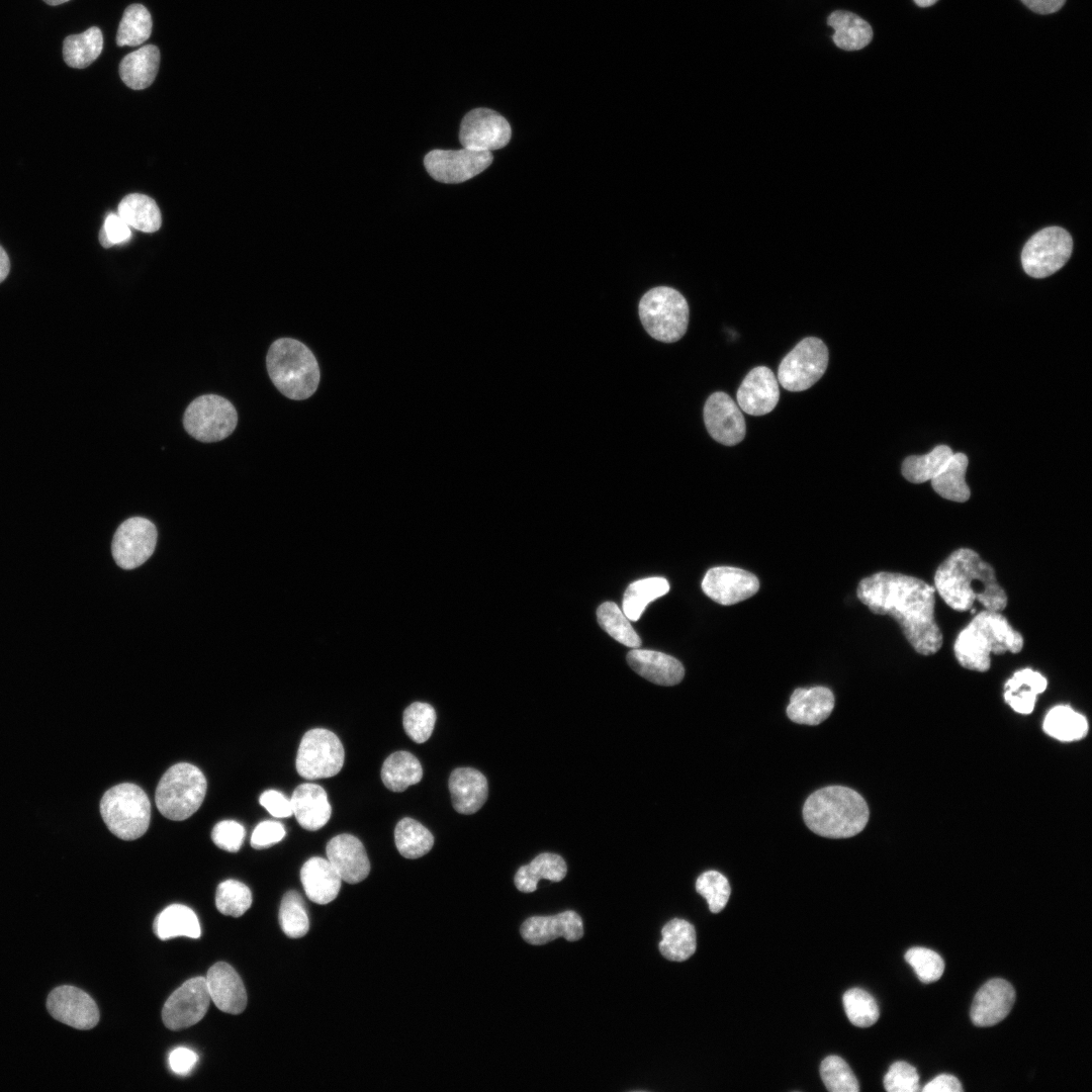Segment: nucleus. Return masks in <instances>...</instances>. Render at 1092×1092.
Listing matches in <instances>:
<instances>
[{"label": "nucleus", "instance_id": "25", "mask_svg": "<svg viewBox=\"0 0 1092 1092\" xmlns=\"http://www.w3.org/2000/svg\"><path fill=\"white\" fill-rule=\"evenodd\" d=\"M627 662L636 673L660 686L679 684L685 675L676 658L654 650L634 648L628 652Z\"/></svg>", "mask_w": 1092, "mask_h": 1092}, {"label": "nucleus", "instance_id": "22", "mask_svg": "<svg viewBox=\"0 0 1092 1092\" xmlns=\"http://www.w3.org/2000/svg\"><path fill=\"white\" fill-rule=\"evenodd\" d=\"M1015 1001L1012 985L996 978L986 982L976 993L970 1016L977 1026H991L1003 1020Z\"/></svg>", "mask_w": 1092, "mask_h": 1092}, {"label": "nucleus", "instance_id": "36", "mask_svg": "<svg viewBox=\"0 0 1092 1092\" xmlns=\"http://www.w3.org/2000/svg\"><path fill=\"white\" fill-rule=\"evenodd\" d=\"M118 215L131 228L144 233L157 232L162 223L160 209L151 197L131 193L121 199Z\"/></svg>", "mask_w": 1092, "mask_h": 1092}, {"label": "nucleus", "instance_id": "23", "mask_svg": "<svg viewBox=\"0 0 1092 1092\" xmlns=\"http://www.w3.org/2000/svg\"><path fill=\"white\" fill-rule=\"evenodd\" d=\"M327 858L342 881L357 884L370 873V861L362 842L351 834H339L326 846Z\"/></svg>", "mask_w": 1092, "mask_h": 1092}, {"label": "nucleus", "instance_id": "3", "mask_svg": "<svg viewBox=\"0 0 1092 1092\" xmlns=\"http://www.w3.org/2000/svg\"><path fill=\"white\" fill-rule=\"evenodd\" d=\"M866 800L854 790L829 786L812 793L803 806L807 827L827 838H848L863 830L869 821Z\"/></svg>", "mask_w": 1092, "mask_h": 1092}, {"label": "nucleus", "instance_id": "18", "mask_svg": "<svg viewBox=\"0 0 1092 1092\" xmlns=\"http://www.w3.org/2000/svg\"><path fill=\"white\" fill-rule=\"evenodd\" d=\"M704 422L710 436L723 445H736L745 437L744 417L731 396L723 391L712 393L706 400Z\"/></svg>", "mask_w": 1092, "mask_h": 1092}, {"label": "nucleus", "instance_id": "37", "mask_svg": "<svg viewBox=\"0 0 1092 1092\" xmlns=\"http://www.w3.org/2000/svg\"><path fill=\"white\" fill-rule=\"evenodd\" d=\"M155 931L163 940L176 936L198 938L201 934L196 914L191 908L181 904L170 905L158 915Z\"/></svg>", "mask_w": 1092, "mask_h": 1092}, {"label": "nucleus", "instance_id": "54", "mask_svg": "<svg viewBox=\"0 0 1092 1092\" xmlns=\"http://www.w3.org/2000/svg\"><path fill=\"white\" fill-rule=\"evenodd\" d=\"M130 237V226L118 215V213H109L105 217L103 226L99 233V241L104 248L123 244L127 242Z\"/></svg>", "mask_w": 1092, "mask_h": 1092}, {"label": "nucleus", "instance_id": "14", "mask_svg": "<svg viewBox=\"0 0 1092 1092\" xmlns=\"http://www.w3.org/2000/svg\"><path fill=\"white\" fill-rule=\"evenodd\" d=\"M156 542L157 529L150 520L129 518L117 528L113 536L112 556L121 568L133 569L151 557Z\"/></svg>", "mask_w": 1092, "mask_h": 1092}, {"label": "nucleus", "instance_id": "40", "mask_svg": "<svg viewBox=\"0 0 1092 1092\" xmlns=\"http://www.w3.org/2000/svg\"><path fill=\"white\" fill-rule=\"evenodd\" d=\"M1043 730L1061 741L1080 740L1088 732L1086 718L1069 706H1057L1045 716Z\"/></svg>", "mask_w": 1092, "mask_h": 1092}, {"label": "nucleus", "instance_id": "52", "mask_svg": "<svg viewBox=\"0 0 1092 1092\" xmlns=\"http://www.w3.org/2000/svg\"><path fill=\"white\" fill-rule=\"evenodd\" d=\"M884 1087L889 1092H916L919 1090V1075L910 1064L895 1062L884 1077Z\"/></svg>", "mask_w": 1092, "mask_h": 1092}, {"label": "nucleus", "instance_id": "5", "mask_svg": "<svg viewBox=\"0 0 1092 1092\" xmlns=\"http://www.w3.org/2000/svg\"><path fill=\"white\" fill-rule=\"evenodd\" d=\"M266 366L275 387L288 398L306 399L318 386L317 361L313 353L295 339L275 340L267 352Z\"/></svg>", "mask_w": 1092, "mask_h": 1092}, {"label": "nucleus", "instance_id": "48", "mask_svg": "<svg viewBox=\"0 0 1092 1092\" xmlns=\"http://www.w3.org/2000/svg\"><path fill=\"white\" fill-rule=\"evenodd\" d=\"M435 723L436 712L430 704L415 702L403 712L404 731L416 743H424L430 738Z\"/></svg>", "mask_w": 1092, "mask_h": 1092}, {"label": "nucleus", "instance_id": "50", "mask_svg": "<svg viewBox=\"0 0 1092 1092\" xmlns=\"http://www.w3.org/2000/svg\"><path fill=\"white\" fill-rule=\"evenodd\" d=\"M696 890L707 900L713 913L724 909L731 893L727 878L717 871L701 874L696 881Z\"/></svg>", "mask_w": 1092, "mask_h": 1092}, {"label": "nucleus", "instance_id": "42", "mask_svg": "<svg viewBox=\"0 0 1092 1092\" xmlns=\"http://www.w3.org/2000/svg\"><path fill=\"white\" fill-rule=\"evenodd\" d=\"M952 454L948 446L939 445L925 455L909 456L902 464V474L913 483L931 480L940 472Z\"/></svg>", "mask_w": 1092, "mask_h": 1092}, {"label": "nucleus", "instance_id": "44", "mask_svg": "<svg viewBox=\"0 0 1092 1092\" xmlns=\"http://www.w3.org/2000/svg\"><path fill=\"white\" fill-rule=\"evenodd\" d=\"M597 618L600 626L618 642L632 648L641 645V639L629 619L615 603L602 604L597 610Z\"/></svg>", "mask_w": 1092, "mask_h": 1092}, {"label": "nucleus", "instance_id": "11", "mask_svg": "<svg viewBox=\"0 0 1092 1092\" xmlns=\"http://www.w3.org/2000/svg\"><path fill=\"white\" fill-rule=\"evenodd\" d=\"M828 360V349L820 339L805 338L783 358L778 381L789 391L806 390L823 376Z\"/></svg>", "mask_w": 1092, "mask_h": 1092}, {"label": "nucleus", "instance_id": "59", "mask_svg": "<svg viewBox=\"0 0 1092 1092\" xmlns=\"http://www.w3.org/2000/svg\"><path fill=\"white\" fill-rule=\"evenodd\" d=\"M198 1056L187 1048H177L169 1055V1066L178 1075H187L195 1067Z\"/></svg>", "mask_w": 1092, "mask_h": 1092}, {"label": "nucleus", "instance_id": "9", "mask_svg": "<svg viewBox=\"0 0 1092 1092\" xmlns=\"http://www.w3.org/2000/svg\"><path fill=\"white\" fill-rule=\"evenodd\" d=\"M237 423L238 414L233 403L217 394L196 397L183 416L185 431L204 443L225 439L235 431Z\"/></svg>", "mask_w": 1092, "mask_h": 1092}, {"label": "nucleus", "instance_id": "7", "mask_svg": "<svg viewBox=\"0 0 1092 1092\" xmlns=\"http://www.w3.org/2000/svg\"><path fill=\"white\" fill-rule=\"evenodd\" d=\"M100 814L118 838L133 840L146 833L151 819V803L138 785L123 783L107 790L100 801Z\"/></svg>", "mask_w": 1092, "mask_h": 1092}, {"label": "nucleus", "instance_id": "33", "mask_svg": "<svg viewBox=\"0 0 1092 1092\" xmlns=\"http://www.w3.org/2000/svg\"><path fill=\"white\" fill-rule=\"evenodd\" d=\"M423 778V768L419 759L407 751L390 754L381 767V780L392 792H403L410 786L418 784Z\"/></svg>", "mask_w": 1092, "mask_h": 1092}, {"label": "nucleus", "instance_id": "62", "mask_svg": "<svg viewBox=\"0 0 1092 1092\" xmlns=\"http://www.w3.org/2000/svg\"><path fill=\"white\" fill-rule=\"evenodd\" d=\"M10 270V262L7 253L0 246V283L7 277Z\"/></svg>", "mask_w": 1092, "mask_h": 1092}, {"label": "nucleus", "instance_id": "2", "mask_svg": "<svg viewBox=\"0 0 1092 1092\" xmlns=\"http://www.w3.org/2000/svg\"><path fill=\"white\" fill-rule=\"evenodd\" d=\"M934 585L940 598L956 611L971 610L975 601L989 611L1001 612L1007 606V595L994 568L969 548L954 550L940 563Z\"/></svg>", "mask_w": 1092, "mask_h": 1092}, {"label": "nucleus", "instance_id": "57", "mask_svg": "<svg viewBox=\"0 0 1092 1092\" xmlns=\"http://www.w3.org/2000/svg\"><path fill=\"white\" fill-rule=\"evenodd\" d=\"M1020 685L1030 687L1037 695L1045 691L1048 681L1039 672L1024 668L1016 671L1005 684V691H1013Z\"/></svg>", "mask_w": 1092, "mask_h": 1092}, {"label": "nucleus", "instance_id": "19", "mask_svg": "<svg viewBox=\"0 0 1092 1092\" xmlns=\"http://www.w3.org/2000/svg\"><path fill=\"white\" fill-rule=\"evenodd\" d=\"M759 588L758 578L751 572L731 566L710 568L702 581V589L714 602L730 606L742 602Z\"/></svg>", "mask_w": 1092, "mask_h": 1092}, {"label": "nucleus", "instance_id": "41", "mask_svg": "<svg viewBox=\"0 0 1092 1092\" xmlns=\"http://www.w3.org/2000/svg\"><path fill=\"white\" fill-rule=\"evenodd\" d=\"M394 842L403 857L419 858L432 849L434 836L420 822L406 817L395 826Z\"/></svg>", "mask_w": 1092, "mask_h": 1092}, {"label": "nucleus", "instance_id": "61", "mask_svg": "<svg viewBox=\"0 0 1092 1092\" xmlns=\"http://www.w3.org/2000/svg\"><path fill=\"white\" fill-rule=\"evenodd\" d=\"M1021 2L1033 12L1051 14L1059 11L1066 0H1021Z\"/></svg>", "mask_w": 1092, "mask_h": 1092}, {"label": "nucleus", "instance_id": "30", "mask_svg": "<svg viewBox=\"0 0 1092 1092\" xmlns=\"http://www.w3.org/2000/svg\"><path fill=\"white\" fill-rule=\"evenodd\" d=\"M159 65V49L148 44L129 53L121 60L119 75L127 87L133 90L146 89L154 82Z\"/></svg>", "mask_w": 1092, "mask_h": 1092}, {"label": "nucleus", "instance_id": "8", "mask_svg": "<svg viewBox=\"0 0 1092 1092\" xmlns=\"http://www.w3.org/2000/svg\"><path fill=\"white\" fill-rule=\"evenodd\" d=\"M639 316L646 332L664 343L678 341L689 323V305L681 293L668 286L648 290L640 299Z\"/></svg>", "mask_w": 1092, "mask_h": 1092}, {"label": "nucleus", "instance_id": "53", "mask_svg": "<svg viewBox=\"0 0 1092 1092\" xmlns=\"http://www.w3.org/2000/svg\"><path fill=\"white\" fill-rule=\"evenodd\" d=\"M245 834L246 831L242 824L235 820H223L213 827L211 838L219 848L236 852L241 848Z\"/></svg>", "mask_w": 1092, "mask_h": 1092}, {"label": "nucleus", "instance_id": "64", "mask_svg": "<svg viewBox=\"0 0 1092 1092\" xmlns=\"http://www.w3.org/2000/svg\"><path fill=\"white\" fill-rule=\"evenodd\" d=\"M43 1L47 4L51 5V6H57V5L63 4L65 2H68L70 0H43Z\"/></svg>", "mask_w": 1092, "mask_h": 1092}, {"label": "nucleus", "instance_id": "39", "mask_svg": "<svg viewBox=\"0 0 1092 1092\" xmlns=\"http://www.w3.org/2000/svg\"><path fill=\"white\" fill-rule=\"evenodd\" d=\"M669 583L664 577H648L630 583L623 598V613L631 621H637L647 605L667 594Z\"/></svg>", "mask_w": 1092, "mask_h": 1092}, {"label": "nucleus", "instance_id": "1", "mask_svg": "<svg viewBox=\"0 0 1092 1092\" xmlns=\"http://www.w3.org/2000/svg\"><path fill=\"white\" fill-rule=\"evenodd\" d=\"M856 594L873 613L891 616L918 653L931 655L942 646L934 618L935 588L922 579L881 571L861 579Z\"/></svg>", "mask_w": 1092, "mask_h": 1092}, {"label": "nucleus", "instance_id": "4", "mask_svg": "<svg viewBox=\"0 0 1092 1092\" xmlns=\"http://www.w3.org/2000/svg\"><path fill=\"white\" fill-rule=\"evenodd\" d=\"M1022 647L1023 637L1000 612L984 610L959 633L953 650L963 667L987 671L991 653H1018Z\"/></svg>", "mask_w": 1092, "mask_h": 1092}, {"label": "nucleus", "instance_id": "56", "mask_svg": "<svg viewBox=\"0 0 1092 1092\" xmlns=\"http://www.w3.org/2000/svg\"><path fill=\"white\" fill-rule=\"evenodd\" d=\"M1037 694L1028 686L1020 685L1013 691H1005V702L1017 713L1030 714L1036 702Z\"/></svg>", "mask_w": 1092, "mask_h": 1092}, {"label": "nucleus", "instance_id": "60", "mask_svg": "<svg viewBox=\"0 0 1092 1092\" xmlns=\"http://www.w3.org/2000/svg\"><path fill=\"white\" fill-rule=\"evenodd\" d=\"M924 1092H961L963 1087L959 1079L952 1075L941 1074L928 1082L922 1089Z\"/></svg>", "mask_w": 1092, "mask_h": 1092}, {"label": "nucleus", "instance_id": "51", "mask_svg": "<svg viewBox=\"0 0 1092 1092\" xmlns=\"http://www.w3.org/2000/svg\"><path fill=\"white\" fill-rule=\"evenodd\" d=\"M905 960L914 969L919 980L923 983L937 981L944 971V962L942 958L929 948L912 947L906 951Z\"/></svg>", "mask_w": 1092, "mask_h": 1092}, {"label": "nucleus", "instance_id": "58", "mask_svg": "<svg viewBox=\"0 0 1092 1092\" xmlns=\"http://www.w3.org/2000/svg\"><path fill=\"white\" fill-rule=\"evenodd\" d=\"M259 802L273 817L286 818L292 815L290 800L276 790L265 791Z\"/></svg>", "mask_w": 1092, "mask_h": 1092}, {"label": "nucleus", "instance_id": "32", "mask_svg": "<svg viewBox=\"0 0 1092 1092\" xmlns=\"http://www.w3.org/2000/svg\"><path fill=\"white\" fill-rule=\"evenodd\" d=\"M566 872V863L560 855L543 852L534 857L530 863L522 866L517 871L514 882L519 891L531 893L537 889L539 880L559 882L564 879Z\"/></svg>", "mask_w": 1092, "mask_h": 1092}, {"label": "nucleus", "instance_id": "10", "mask_svg": "<svg viewBox=\"0 0 1092 1092\" xmlns=\"http://www.w3.org/2000/svg\"><path fill=\"white\" fill-rule=\"evenodd\" d=\"M344 747L338 736L324 728L310 729L301 738L295 766L306 780L336 776L343 767Z\"/></svg>", "mask_w": 1092, "mask_h": 1092}, {"label": "nucleus", "instance_id": "13", "mask_svg": "<svg viewBox=\"0 0 1092 1092\" xmlns=\"http://www.w3.org/2000/svg\"><path fill=\"white\" fill-rule=\"evenodd\" d=\"M491 152L462 148L434 150L424 159L427 172L442 183L456 184L473 178L492 163Z\"/></svg>", "mask_w": 1092, "mask_h": 1092}, {"label": "nucleus", "instance_id": "46", "mask_svg": "<svg viewBox=\"0 0 1092 1092\" xmlns=\"http://www.w3.org/2000/svg\"><path fill=\"white\" fill-rule=\"evenodd\" d=\"M843 1007L849 1021L858 1027H869L877 1022L880 1010L876 999L860 988L847 990L843 997Z\"/></svg>", "mask_w": 1092, "mask_h": 1092}, {"label": "nucleus", "instance_id": "24", "mask_svg": "<svg viewBox=\"0 0 1092 1092\" xmlns=\"http://www.w3.org/2000/svg\"><path fill=\"white\" fill-rule=\"evenodd\" d=\"M206 986L210 1000L222 1012L240 1014L247 1006V993L243 981L235 969L224 963L214 964L208 970Z\"/></svg>", "mask_w": 1092, "mask_h": 1092}, {"label": "nucleus", "instance_id": "55", "mask_svg": "<svg viewBox=\"0 0 1092 1092\" xmlns=\"http://www.w3.org/2000/svg\"><path fill=\"white\" fill-rule=\"evenodd\" d=\"M285 833V828L280 822L271 820L260 822L252 833L251 845L257 849L269 847L281 841Z\"/></svg>", "mask_w": 1092, "mask_h": 1092}, {"label": "nucleus", "instance_id": "21", "mask_svg": "<svg viewBox=\"0 0 1092 1092\" xmlns=\"http://www.w3.org/2000/svg\"><path fill=\"white\" fill-rule=\"evenodd\" d=\"M523 939L534 945H542L562 936L568 941H576L583 936L581 917L572 910L551 916H532L520 927Z\"/></svg>", "mask_w": 1092, "mask_h": 1092}, {"label": "nucleus", "instance_id": "31", "mask_svg": "<svg viewBox=\"0 0 1092 1092\" xmlns=\"http://www.w3.org/2000/svg\"><path fill=\"white\" fill-rule=\"evenodd\" d=\"M827 24L834 29L833 42L844 51L861 50L873 38L872 26L850 11H833L827 17Z\"/></svg>", "mask_w": 1092, "mask_h": 1092}, {"label": "nucleus", "instance_id": "45", "mask_svg": "<svg viewBox=\"0 0 1092 1092\" xmlns=\"http://www.w3.org/2000/svg\"><path fill=\"white\" fill-rule=\"evenodd\" d=\"M279 924L283 932L291 938H299L307 933L308 915L303 900L296 891H288L283 896L279 909Z\"/></svg>", "mask_w": 1092, "mask_h": 1092}, {"label": "nucleus", "instance_id": "26", "mask_svg": "<svg viewBox=\"0 0 1092 1092\" xmlns=\"http://www.w3.org/2000/svg\"><path fill=\"white\" fill-rule=\"evenodd\" d=\"M448 785L453 808L458 813L473 814L483 806L487 799V781L475 768H455L449 777Z\"/></svg>", "mask_w": 1092, "mask_h": 1092}, {"label": "nucleus", "instance_id": "63", "mask_svg": "<svg viewBox=\"0 0 1092 1092\" xmlns=\"http://www.w3.org/2000/svg\"><path fill=\"white\" fill-rule=\"evenodd\" d=\"M938 0H914V2L920 7H928L936 3Z\"/></svg>", "mask_w": 1092, "mask_h": 1092}, {"label": "nucleus", "instance_id": "49", "mask_svg": "<svg viewBox=\"0 0 1092 1092\" xmlns=\"http://www.w3.org/2000/svg\"><path fill=\"white\" fill-rule=\"evenodd\" d=\"M820 1076L831 1092H857V1079L847 1063L838 1056L826 1057L820 1065Z\"/></svg>", "mask_w": 1092, "mask_h": 1092}, {"label": "nucleus", "instance_id": "28", "mask_svg": "<svg viewBox=\"0 0 1092 1092\" xmlns=\"http://www.w3.org/2000/svg\"><path fill=\"white\" fill-rule=\"evenodd\" d=\"M292 814L299 825L309 831L324 827L332 814L326 791L318 785L305 783L294 790L291 799Z\"/></svg>", "mask_w": 1092, "mask_h": 1092}, {"label": "nucleus", "instance_id": "47", "mask_svg": "<svg viewBox=\"0 0 1092 1092\" xmlns=\"http://www.w3.org/2000/svg\"><path fill=\"white\" fill-rule=\"evenodd\" d=\"M252 904L251 890L236 880L221 882L215 894V905L223 915L242 916Z\"/></svg>", "mask_w": 1092, "mask_h": 1092}, {"label": "nucleus", "instance_id": "6", "mask_svg": "<svg viewBox=\"0 0 1092 1092\" xmlns=\"http://www.w3.org/2000/svg\"><path fill=\"white\" fill-rule=\"evenodd\" d=\"M206 789V779L198 767L187 762L176 763L166 770L157 786L156 806L170 820H185L201 806Z\"/></svg>", "mask_w": 1092, "mask_h": 1092}, {"label": "nucleus", "instance_id": "35", "mask_svg": "<svg viewBox=\"0 0 1092 1092\" xmlns=\"http://www.w3.org/2000/svg\"><path fill=\"white\" fill-rule=\"evenodd\" d=\"M967 467L968 457L963 453H953L940 472L930 480L935 492L952 502H967L971 495L965 480Z\"/></svg>", "mask_w": 1092, "mask_h": 1092}, {"label": "nucleus", "instance_id": "43", "mask_svg": "<svg viewBox=\"0 0 1092 1092\" xmlns=\"http://www.w3.org/2000/svg\"><path fill=\"white\" fill-rule=\"evenodd\" d=\"M152 26L151 14L144 5H129L124 10L117 29V46L135 47L143 43L150 37Z\"/></svg>", "mask_w": 1092, "mask_h": 1092}, {"label": "nucleus", "instance_id": "20", "mask_svg": "<svg viewBox=\"0 0 1092 1092\" xmlns=\"http://www.w3.org/2000/svg\"><path fill=\"white\" fill-rule=\"evenodd\" d=\"M779 398L778 380L766 366H757L750 370L736 393L739 407L752 416L770 413L778 404Z\"/></svg>", "mask_w": 1092, "mask_h": 1092}, {"label": "nucleus", "instance_id": "34", "mask_svg": "<svg viewBox=\"0 0 1092 1092\" xmlns=\"http://www.w3.org/2000/svg\"><path fill=\"white\" fill-rule=\"evenodd\" d=\"M661 934L662 938L658 947L665 959L672 962H684L696 951V929L687 920L671 919L662 927Z\"/></svg>", "mask_w": 1092, "mask_h": 1092}, {"label": "nucleus", "instance_id": "15", "mask_svg": "<svg viewBox=\"0 0 1092 1092\" xmlns=\"http://www.w3.org/2000/svg\"><path fill=\"white\" fill-rule=\"evenodd\" d=\"M210 1003L204 977H195L184 982L165 1002L162 1019L171 1030H181L200 1021Z\"/></svg>", "mask_w": 1092, "mask_h": 1092}, {"label": "nucleus", "instance_id": "29", "mask_svg": "<svg viewBox=\"0 0 1092 1092\" xmlns=\"http://www.w3.org/2000/svg\"><path fill=\"white\" fill-rule=\"evenodd\" d=\"M300 880L307 898L320 905L336 899L342 879L328 858L313 856L300 870Z\"/></svg>", "mask_w": 1092, "mask_h": 1092}, {"label": "nucleus", "instance_id": "38", "mask_svg": "<svg viewBox=\"0 0 1092 1092\" xmlns=\"http://www.w3.org/2000/svg\"><path fill=\"white\" fill-rule=\"evenodd\" d=\"M102 49V32L97 26H92L84 32L68 35L64 39V61L69 67L84 69L99 57Z\"/></svg>", "mask_w": 1092, "mask_h": 1092}, {"label": "nucleus", "instance_id": "12", "mask_svg": "<svg viewBox=\"0 0 1092 1092\" xmlns=\"http://www.w3.org/2000/svg\"><path fill=\"white\" fill-rule=\"evenodd\" d=\"M1073 250L1070 234L1060 226H1048L1035 233L1024 245L1021 264L1027 275L1048 277L1060 270Z\"/></svg>", "mask_w": 1092, "mask_h": 1092}, {"label": "nucleus", "instance_id": "17", "mask_svg": "<svg viewBox=\"0 0 1092 1092\" xmlns=\"http://www.w3.org/2000/svg\"><path fill=\"white\" fill-rule=\"evenodd\" d=\"M47 1008L58 1021L81 1030L91 1029L99 1021V1010L93 998L74 986L53 989L47 999Z\"/></svg>", "mask_w": 1092, "mask_h": 1092}, {"label": "nucleus", "instance_id": "27", "mask_svg": "<svg viewBox=\"0 0 1092 1092\" xmlns=\"http://www.w3.org/2000/svg\"><path fill=\"white\" fill-rule=\"evenodd\" d=\"M833 708L834 696L828 688H799L790 698L787 715L795 723L814 726L827 719Z\"/></svg>", "mask_w": 1092, "mask_h": 1092}, {"label": "nucleus", "instance_id": "16", "mask_svg": "<svg viewBox=\"0 0 1092 1092\" xmlns=\"http://www.w3.org/2000/svg\"><path fill=\"white\" fill-rule=\"evenodd\" d=\"M512 129L509 121L489 108H475L461 121L459 141L463 148L491 152L508 145Z\"/></svg>", "mask_w": 1092, "mask_h": 1092}]
</instances>
